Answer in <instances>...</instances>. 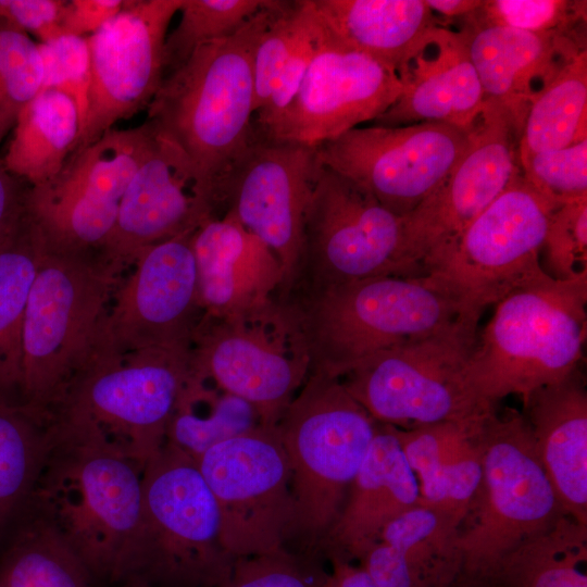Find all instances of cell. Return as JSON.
I'll return each instance as SVG.
<instances>
[{"mask_svg":"<svg viewBox=\"0 0 587 587\" xmlns=\"http://www.w3.org/2000/svg\"><path fill=\"white\" fill-rule=\"evenodd\" d=\"M274 304L308 361V374L336 378L376 352L479 321L482 314L432 274L290 287Z\"/></svg>","mask_w":587,"mask_h":587,"instance_id":"6da1fadb","label":"cell"},{"mask_svg":"<svg viewBox=\"0 0 587 587\" xmlns=\"http://www.w3.org/2000/svg\"><path fill=\"white\" fill-rule=\"evenodd\" d=\"M278 3L267 0L236 33L197 48L147 108L146 122L193 164L215 215L225 179L253 139V57Z\"/></svg>","mask_w":587,"mask_h":587,"instance_id":"7a4b0ae2","label":"cell"},{"mask_svg":"<svg viewBox=\"0 0 587 587\" xmlns=\"http://www.w3.org/2000/svg\"><path fill=\"white\" fill-rule=\"evenodd\" d=\"M191 374L190 344L125 354L90 351L45 427L52 439L98 448L143 469L164 447Z\"/></svg>","mask_w":587,"mask_h":587,"instance_id":"3957f363","label":"cell"},{"mask_svg":"<svg viewBox=\"0 0 587 587\" xmlns=\"http://www.w3.org/2000/svg\"><path fill=\"white\" fill-rule=\"evenodd\" d=\"M586 304L587 275L558 280L542 271L510 290L467 361L466 380L476 396L496 407L571 375L583 354Z\"/></svg>","mask_w":587,"mask_h":587,"instance_id":"277c9868","label":"cell"},{"mask_svg":"<svg viewBox=\"0 0 587 587\" xmlns=\"http://www.w3.org/2000/svg\"><path fill=\"white\" fill-rule=\"evenodd\" d=\"M377 426L339 378L308 374L277 423L290 470L285 548L321 554Z\"/></svg>","mask_w":587,"mask_h":587,"instance_id":"5b68a950","label":"cell"},{"mask_svg":"<svg viewBox=\"0 0 587 587\" xmlns=\"http://www.w3.org/2000/svg\"><path fill=\"white\" fill-rule=\"evenodd\" d=\"M124 273L102 252L63 249L45 239L23 323L22 414L45 427L87 360Z\"/></svg>","mask_w":587,"mask_h":587,"instance_id":"8992f818","label":"cell"},{"mask_svg":"<svg viewBox=\"0 0 587 587\" xmlns=\"http://www.w3.org/2000/svg\"><path fill=\"white\" fill-rule=\"evenodd\" d=\"M49 440L25 511L58 535L97 587H116L140 515L143 469L98 448Z\"/></svg>","mask_w":587,"mask_h":587,"instance_id":"52a82bcc","label":"cell"},{"mask_svg":"<svg viewBox=\"0 0 587 587\" xmlns=\"http://www.w3.org/2000/svg\"><path fill=\"white\" fill-rule=\"evenodd\" d=\"M235 561L195 459L165 442L142 471L141 510L120 585L221 587Z\"/></svg>","mask_w":587,"mask_h":587,"instance_id":"ba28073f","label":"cell"},{"mask_svg":"<svg viewBox=\"0 0 587 587\" xmlns=\"http://www.w3.org/2000/svg\"><path fill=\"white\" fill-rule=\"evenodd\" d=\"M482 446L483 480L459 529L454 587H490L510 552L565 515L522 412H495L484 425Z\"/></svg>","mask_w":587,"mask_h":587,"instance_id":"9c48e42d","label":"cell"},{"mask_svg":"<svg viewBox=\"0 0 587 587\" xmlns=\"http://www.w3.org/2000/svg\"><path fill=\"white\" fill-rule=\"evenodd\" d=\"M478 321L376 352L339 377L378 424L400 429L451 422L480 428L496 407L466 380Z\"/></svg>","mask_w":587,"mask_h":587,"instance_id":"30bf717a","label":"cell"},{"mask_svg":"<svg viewBox=\"0 0 587 587\" xmlns=\"http://www.w3.org/2000/svg\"><path fill=\"white\" fill-rule=\"evenodd\" d=\"M386 275H407L402 217L353 180L322 165L305 214L301 261L280 290Z\"/></svg>","mask_w":587,"mask_h":587,"instance_id":"8fae6325","label":"cell"},{"mask_svg":"<svg viewBox=\"0 0 587 587\" xmlns=\"http://www.w3.org/2000/svg\"><path fill=\"white\" fill-rule=\"evenodd\" d=\"M560 204L534 187L521 171L427 274L445 280L483 313L487 305L544 271L539 253Z\"/></svg>","mask_w":587,"mask_h":587,"instance_id":"7c38bea8","label":"cell"},{"mask_svg":"<svg viewBox=\"0 0 587 587\" xmlns=\"http://www.w3.org/2000/svg\"><path fill=\"white\" fill-rule=\"evenodd\" d=\"M196 463L215 499L223 542L235 559L284 547L291 489L277 425L259 424L213 446Z\"/></svg>","mask_w":587,"mask_h":587,"instance_id":"4fadbf2b","label":"cell"},{"mask_svg":"<svg viewBox=\"0 0 587 587\" xmlns=\"http://www.w3.org/2000/svg\"><path fill=\"white\" fill-rule=\"evenodd\" d=\"M519 141L510 114L486 100L470 127V145L463 158L419 207L402 217L407 275L427 274L521 172Z\"/></svg>","mask_w":587,"mask_h":587,"instance_id":"5bb4252c","label":"cell"},{"mask_svg":"<svg viewBox=\"0 0 587 587\" xmlns=\"http://www.w3.org/2000/svg\"><path fill=\"white\" fill-rule=\"evenodd\" d=\"M470 129L436 122L355 127L317 147L320 163L369 191L404 217L465 154Z\"/></svg>","mask_w":587,"mask_h":587,"instance_id":"9a60e30c","label":"cell"},{"mask_svg":"<svg viewBox=\"0 0 587 587\" xmlns=\"http://www.w3.org/2000/svg\"><path fill=\"white\" fill-rule=\"evenodd\" d=\"M190 351L196 378L248 402L266 426L277 425L309 372L274 304L245 317L203 314Z\"/></svg>","mask_w":587,"mask_h":587,"instance_id":"2e32d148","label":"cell"},{"mask_svg":"<svg viewBox=\"0 0 587 587\" xmlns=\"http://www.w3.org/2000/svg\"><path fill=\"white\" fill-rule=\"evenodd\" d=\"M193 232L143 249L121 279L102 319L93 351H132L189 345L204 312L191 247Z\"/></svg>","mask_w":587,"mask_h":587,"instance_id":"e0dca14e","label":"cell"},{"mask_svg":"<svg viewBox=\"0 0 587 587\" xmlns=\"http://www.w3.org/2000/svg\"><path fill=\"white\" fill-rule=\"evenodd\" d=\"M182 3L128 0L117 15L86 37L90 54L88 111L73 152L97 140L116 122L148 108L164 77L165 38Z\"/></svg>","mask_w":587,"mask_h":587,"instance_id":"ac0fdd59","label":"cell"},{"mask_svg":"<svg viewBox=\"0 0 587 587\" xmlns=\"http://www.w3.org/2000/svg\"><path fill=\"white\" fill-rule=\"evenodd\" d=\"M321 166L317 148L253 137L222 189V213L230 210L278 259L280 289L301 261L305 214Z\"/></svg>","mask_w":587,"mask_h":587,"instance_id":"d6986e66","label":"cell"},{"mask_svg":"<svg viewBox=\"0 0 587 587\" xmlns=\"http://www.w3.org/2000/svg\"><path fill=\"white\" fill-rule=\"evenodd\" d=\"M401 91L396 72L339 43L324 28L295 98L273 125L253 137L317 148L377 118Z\"/></svg>","mask_w":587,"mask_h":587,"instance_id":"ffe728a7","label":"cell"},{"mask_svg":"<svg viewBox=\"0 0 587 587\" xmlns=\"http://www.w3.org/2000/svg\"><path fill=\"white\" fill-rule=\"evenodd\" d=\"M210 216H215L214 211L193 164L152 128L147 153L120 202L104 254L126 271L143 249L193 232Z\"/></svg>","mask_w":587,"mask_h":587,"instance_id":"44dd1931","label":"cell"},{"mask_svg":"<svg viewBox=\"0 0 587 587\" xmlns=\"http://www.w3.org/2000/svg\"><path fill=\"white\" fill-rule=\"evenodd\" d=\"M191 247L204 315L245 317L272 308L284 283L280 263L230 210L203 221Z\"/></svg>","mask_w":587,"mask_h":587,"instance_id":"7402d4cb","label":"cell"},{"mask_svg":"<svg viewBox=\"0 0 587 587\" xmlns=\"http://www.w3.org/2000/svg\"><path fill=\"white\" fill-rule=\"evenodd\" d=\"M459 29L485 100L501 105L521 137L532 103L586 49L585 34H536L483 23L472 15Z\"/></svg>","mask_w":587,"mask_h":587,"instance_id":"603a6c76","label":"cell"},{"mask_svg":"<svg viewBox=\"0 0 587 587\" xmlns=\"http://www.w3.org/2000/svg\"><path fill=\"white\" fill-rule=\"evenodd\" d=\"M398 76L402 91L373 126L436 122L470 129L486 101L462 33L444 25L423 39Z\"/></svg>","mask_w":587,"mask_h":587,"instance_id":"cb8c5ba5","label":"cell"},{"mask_svg":"<svg viewBox=\"0 0 587 587\" xmlns=\"http://www.w3.org/2000/svg\"><path fill=\"white\" fill-rule=\"evenodd\" d=\"M417 504V482L395 428L378 424L345 507L320 547L321 555L359 563L385 526Z\"/></svg>","mask_w":587,"mask_h":587,"instance_id":"d4e9b609","label":"cell"},{"mask_svg":"<svg viewBox=\"0 0 587 587\" xmlns=\"http://www.w3.org/2000/svg\"><path fill=\"white\" fill-rule=\"evenodd\" d=\"M537 457L563 513L587 527V391L578 367L522 399Z\"/></svg>","mask_w":587,"mask_h":587,"instance_id":"484cf974","label":"cell"},{"mask_svg":"<svg viewBox=\"0 0 587 587\" xmlns=\"http://www.w3.org/2000/svg\"><path fill=\"white\" fill-rule=\"evenodd\" d=\"M460 525L417 504L391 521L359 564L377 587H454Z\"/></svg>","mask_w":587,"mask_h":587,"instance_id":"4316f807","label":"cell"},{"mask_svg":"<svg viewBox=\"0 0 587 587\" xmlns=\"http://www.w3.org/2000/svg\"><path fill=\"white\" fill-rule=\"evenodd\" d=\"M394 428L416 478L420 503L449 515L461 526L483 480L484 426L444 422Z\"/></svg>","mask_w":587,"mask_h":587,"instance_id":"83f0119b","label":"cell"},{"mask_svg":"<svg viewBox=\"0 0 587 587\" xmlns=\"http://www.w3.org/2000/svg\"><path fill=\"white\" fill-rule=\"evenodd\" d=\"M328 35L399 75L423 39L441 25L425 0H311Z\"/></svg>","mask_w":587,"mask_h":587,"instance_id":"f1b7e54d","label":"cell"},{"mask_svg":"<svg viewBox=\"0 0 587 587\" xmlns=\"http://www.w3.org/2000/svg\"><path fill=\"white\" fill-rule=\"evenodd\" d=\"M151 138L152 128L147 122L127 129L111 128L73 152L59 174L38 187L65 197L84 210L116 218L123 195Z\"/></svg>","mask_w":587,"mask_h":587,"instance_id":"f546056e","label":"cell"},{"mask_svg":"<svg viewBox=\"0 0 587 587\" xmlns=\"http://www.w3.org/2000/svg\"><path fill=\"white\" fill-rule=\"evenodd\" d=\"M43 249L26 209L0 243V412L22 413L23 323Z\"/></svg>","mask_w":587,"mask_h":587,"instance_id":"4dcf8cb0","label":"cell"},{"mask_svg":"<svg viewBox=\"0 0 587 587\" xmlns=\"http://www.w3.org/2000/svg\"><path fill=\"white\" fill-rule=\"evenodd\" d=\"M1 161L29 186L54 178L73 152L80 130L76 103L66 93L42 89L18 113Z\"/></svg>","mask_w":587,"mask_h":587,"instance_id":"1f68e13d","label":"cell"},{"mask_svg":"<svg viewBox=\"0 0 587 587\" xmlns=\"http://www.w3.org/2000/svg\"><path fill=\"white\" fill-rule=\"evenodd\" d=\"M587 527L563 515L500 563L490 587H587Z\"/></svg>","mask_w":587,"mask_h":587,"instance_id":"d6a6232c","label":"cell"},{"mask_svg":"<svg viewBox=\"0 0 587 587\" xmlns=\"http://www.w3.org/2000/svg\"><path fill=\"white\" fill-rule=\"evenodd\" d=\"M0 553V587H97L70 548L24 511Z\"/></svg>","mask_w":587,"mask_h":587,"instance_id":"836d02e7","label":"cell"},{"mask_svg":"<svg viewBox=\"0 0 587 587\" xmlns=\"http://www.w3.org/2000/svg\"><path fill=\"white\" fill-rule=\"evenodd\" d=\"M587 139V49L571 60L532 103L519 141V159Z\"/></svg>","mask_w":587,"mask_h":587,"instance_id":"e575fe53","label":"cell"},{"mask_svg":"<svg viewBox=\"0 0 587 587\" xmlns=\"http://www.w3.org/2000/svg\"><path fill=\"white\" fill-rule=\"evenodd\" d=\"M259 424L248 402L191 374L170 421L166 442L197 461L213 446Z\"/></svg>","mask_w":587,"mask_h":587,"instance_id":"d590c367","label":"cell"},{"mask_svg":"<svg viewBox=\"0 0 587 587\" xmlns=\"http://www.w3.org/2000/svg\"><path fill=\"white\" fill-rule=\"evenodd\" d=\"M50 446L47 429L17 412H0V536L25 511Z\"/></svg>","mask_w":587,"mask_h":587,"instance_id":"8d00e7d4","label":"cell"},{"mask_svg":"<svg viewBox=\"0 0 587 587\" xmlns=\"http://www.w3.org/2000/svg\"><path fill=\"white\" fill-rule=\"evenodd\" d=\"M266 2L267 0H183L178 11L179 22L165 38L164 77L200 46L236 33Z\"/></svg>","mask_w":587,"mask_h":587,"instance_id":"74e56055","label":"cell"},{"mask_svg":"<svg viewBox=\"0 0 587 587\" xmlns=\"http://www.w3.org/2000/svg\"><path fill=\"white\" fill-rule=\"evenodd\" d=\"M42 61L28 34L0 18V142L42 89Z\"/></svg>","mask_w":587,"mask_h":587,"instance_id":"f35d334b","label":"cell"},{"mask_svg":"<svg viewBox=\"0 0 587 587\" xmlns=\"http://www.w3.org/2000/svg\"><path fill=\"white\" fill-rule=\"evenodd\" d=\"M311 18L310 0L279 1L253 57L254 113L267 101L278 74Z\"/></svg>","mask_w":587,"mask_h":587,"instance_id":"ab89813d","label":"cell"},{"mask_svg":"<svg viewBox=\"0 0 587 587\" xmlns=\"http://www.w3.org/2000/svg\"><path fill=\"white\" fill-rule=\"evenodd\" d=\"M586 1L490 0L473 14L491 24L536 34H585Z\"/></svg>","mask_w":587,"mask_h":587,"instance_id":"60d3db41","label":"cell"},{"mask_svg":"<svg viewBox=\"0 0 587 587\" xmlns=\"http://www.w3.org/2000/svg\"><path fill=\"white\" fill-rule=\"evenodd\" d=\"M321 554L288 548L236 559L221 587H325L328 571Z\"/></svg>","mask_w":587,"mask_h":587,"instance_id":"b9f144b4","label":"cell"},{"mask_svg":"<svg viewBox=\"0 0 587 587\" xmlns=\"http://www.w3.org/2000/svg\"><path fill=\"white\" fill-rule=\"evenodd\" d=\"M541 251L550 277L573 280L587 275V198L555 209Z\"/></svg>","mask_w":587,"mask_h":587,"instance_id":"7bdbcfd3","label":"cell"},{"mask_svg":"<svg viewBox=\"0 0 587 587\" xmlns=\"http://www.w3.org/2000/svg\"><path fill=\"white\" fill-rule=\"evenodd\" d=\"M522 174L560 203L587 198V139L570 147L519 159Z\"/></svg>","mask_w":587,"mask_h":587,"instance_id":"ee69618b","label":"cell"},{"mask_svg":"<svg viewBox=\"0 0 587 587\" xmlns=\"http://www.w3.org/2000/svg\"><path fill=\"white\" fill-rule=\"evenodd\" d=\"M38 48L43 71L42 89L59 90L74 100L78 108L82 129L88 111L90 88L87 38L63 35L47 42H39Z\"/></svg>","mask_w":587,"mask_h":587,"instance_id":"f6af8a7d","label":"cell"},{"mask_svg":"<svg viewBox=\"0 0 587 587\" xmlns=\"http://www.w3.org/2000/svg\"><path fill=\"white\" fill-rule=\"evenodd\" d=\"M323 34L324 27L312 5V18L309 26L278 74L267 101L253 115V136L262 134L273 125L290 104L323 38Z\"/></svg>","mask_w":587,"mask_h":587,"instance_id":"bcb514c9","label":"cell"},{"mask_svg":"<svg viewBox=\"0 0 587 587\" xmlns=\"http://www.w3.org/2000/svg\"><path fill=\"white\" fill-rule=\"evenodd\" d=\"M65 3L66 0H0V18L47 42L63 36Z\"/></svg>","mask_w":587,"mask_h":587,"instance_id":"7dc6e473","label":"cell"},{"mask_svg":"<svg viewBox=\"0 0 587 587\" xmlns=\"http://www.w3.org/2000/svg\"><path fill=\"white\" fill-rule=\"evenodd\" d=\"M128 0H66L63 17V35L88 37L117 15Z\"/></svg>","mask_w":587,"mask_h":587,"instance_id":"c3c4849f","label":"cell"},{"mask_svg":"<svg viewBox=\"0 0 587 587\" xmlns=\"http://www.w3.org/2000/svg\"><path fill=\"white\" fill-rule=\"evenodd\" d=\"M28 187L0 162V243L24 215Z\"/></svg>","mask_w":587,"mask_h":587,"instance_id":"681fc988","label":"cell"},{"mask_svg":"<svg viewBox=\"0 0 587 587\" xmlns=\"http://www.w3.org/2000/svg\"><path fill=\"white\" fill-rule=\"evenodd\" d=\"M325 587H377L360 564L341 560H329Z\"/></svg>","mask_w":587,"mask_h":587,"instance_id":"f907efd6","label":"cell"},{"mask_svg":"<svg viewBox=\"0 0 587 587\" xmlns=\"http://www.w3.org/2000/svg\"><path fill=\"white\" fill-rule=\"evenodd\" d=\"M435 14L448 18L466 17L475 13L484 3L480 0H425Z\"/></svg>","mask_w":587,"mask_h":587,"instance_id":"816d5d0a","label":"cell"},{"mask_svg":"<svg viewBox=\"0 0 587 587\" xmlns=\"http://www.w3.org/2000/svg\"><path fill=\"white\" fill-rule=\"evenodd\" d=\"M117 587H151V586L140 583V582H127Z\"/></svg>","mask_w":587,"mask_h":587,"instance_id":"f5cc1de1","label":"cell"}]
</instances>
